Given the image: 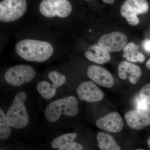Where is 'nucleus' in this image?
I'll return each instance as SVG.
<instances>
[{"instance_id":"f257e3e1","label":"nucleus","mask_w":150,"mask_h":150,"mask_svg":"<svg viewBox=\"0 0 150 150\" xmlns=\"http://www.w3.org/2000/svg\"><path fill=\"white\" fill-rule=\"evenodd\" d=\"M15 49L18 55L28 62H44L54 53L51 43L33 39L21 40L16 45Z\"/></svg>"},{"instance_id":"f03ea898","label":"nucleus","mask_w":150,"mask_h":150,"mask_svg":"<svg viewBox=\"0 0 150 150\" xmlns=\"http://www.w3.org/2000/svg\"><path fill=\"white\" fill-rule=\"evenodd\" d=\"M78 99L73 96L63 98L48 105L45 110V117L49 122L54 123L62 114L72 117L79 112Z\"/></svg>"},{"instance_id":"7ed1b4c3","label":"nucleus","mask_w":150,"mask_h":150,"mask_svg":"<svg viewBox=\"0 0 150 150\" xmlns=\"http://www.w3.org/2000/svg\"><path fill=\"white\" fill-rule=\"evenodd\" d=\"M27 95L24 91L19 92L6 113L7 119L12 128L23 129L29 123V116L24 104Z\"/></svg>"},{"instance_id":"20e7f679","label":"nucleus","mask_w":150,"mask_h":150,"mask_svg":"<svg viewBox=\"0 0 150 150\" xmlns=\"http://www.w3.org/2000/svg\"><path fill=\"white\" fill-rule=\"evenodd\" d=\"M149 5L147 0H126L121 6V16L130 25L136 26L139 23L138 16L147 13Z\"/></svg>"},{"instance_id":"39448f33","label":"nucleus","mask_w":150,"mask_h":150,"mask_svg":"<svg viewBox=\"0 0 150 150\" xmlns=\"http://www.w3.org/2000/svg\"><path fill=\"white\" fill-rule=\"evenodd\" d=\"M39 10L46 17L58 16L65 18L71 14L72 6L69 0H42L39 5Z\"/></svg>"},{"instance_id":"423d86ee","label":"nucleus","mask_w":150,"mask_h":150,"mask_svg":"<svg viewBox=\"0 0 150 150\" xmlns=\"http://www.w3.org/2000/svg\"><path fill=\"white\" fill-rule=\"evenodd\" d=\"M27 8L25 0H4L0 3V21H16L24 14Z\"/></svg>"},{"instance_id":"0eeeda50","label":"nucleus","mask_w":150,"mask_h":150,"mask_svg":"<svg viewBox=\"0 0 150 150\" xmlns=\"http://www.w3.org/2000/svg\"><path fill=\"white\" fill-rule=\"evenodd\" d=\"M35 76V71L32 67L27 65H19L8 69L4 77L10 85L17 87L30 82Z\"/></svg>"},{"instance_id":"6e6552de","label":"nucleus","mask_w":150,"mask_h":150,"mask_svg":"<svg viewBox=\"0 0 150 150\" xmlns=\"http://www.w3.org/2000/svg\"><path fill=\"white\" fill-rule=\"evenodd\" d=\"M128 42V38L123 33L114 31L100 37L98 46L108 53H114L123 50Z\"/></svg>"},{"instance_id":"1a4fd4ad","label":"nucleus","mask_w":150,"mask_h":150,"mask_svg":"<svg viewBox=\"0 0 150 150\" xmlns=\"http://www.w3.org/2000/svg\"><path fill=\"white\" fill-rule=\"evenodd\" d=\"M77 94L79 99L88 103L98 102L104 97L103 92L91 81L82 83L78 87Z\"/></svg>"},{"instance_id":"9d476101","label":"nucleus","mask_w":150,"mask_h":150,"mask_svg":"<svg viewBox=\"0 0 150 150\" xmlns=\"http://www.w3.org/2000/svg\"><path fill=\"white\" fill-rule=\"evenodd\" d=\"M87 74L93 81L103 87H112L115 82L112 74L108 70L99 66H90L88 68Z\"/></svg>"},{"instance_id":"9b49d317","label":"nucleus","mask_w":150,"mask_h":150,"mask_svg":"<svg viewBox=\"0 0 150 150\" xmlns=\"http://www.w3.org/2000/svg\"><path fill=\"white\" fill-rule=\"evenodd\" d=\"M96 125L98 128L103 131L117 133L122 131L124 123L120 114L117 112H113L99 118L96 121Z\"/></svg>"},{"instance_id":"f8f14e48","label":"nucleus","mask_w":150,"mask_h":150,"mask_svg":"<svg viewBox=\"0 0 150 150\" xmlns=\"http://www.w3.org/2000/svg\"><path fill=\"white\" fill-rule=\"evenodd\" d=\"M125 118L128 126L134 130H142L150 124V117L147 112L137 109L126 112Z\"/></svg>"},{"instance_id":"ddd939ff","label":"nucleus","mask_w":150,"mask_h":150,"mask_svg":"<svg viewBox=\"0 0 150 150\" xmlns=\"http://www.w3.org/2000/svg\"><path fill=\"white\" fill-rule=\"evenodd\" d=\"M118 71V77L120 79H129V81L133 84L138 83L142 74V70L139 67L126 61L119 64Z\"/></svg>"},{"instance_id":"4468645a","label":"nucleus","mask_w":150,"mask_h":150,"mask_svg":"<svg viewBox=\"0 0 150 150\" xmlns=\"http://www.w3.org/2000/svg\"><path fill=\"white\" fill-rule=\"evenodd\" d=\"M77 137L75 133L63 134L56 137L52 141L51 146L54 149L59 150H81L83 147L74 142Z\"/></svg>"},{"instance_id":"2eb2a0df","label":"nucleus","mask_w":150,"mask_h":150,"mask_svg":"<svg viewBox=\"0 0 150 150\" xmlns=\"http://www.w3.org/2000/svg\"><path fill=\"white\" fill-rule=\"evenodd\" d=\"M84 56L88 60L100 64H106L111 59L108 52L97 45L90 46L85 52Z\"/></svg>"},{"instance_id":"dca6fc26","label":"nucleus","mask_w":150,"mask_h":150,"mask_svg":"<svg viewBox=\"0 0 150 150\" xmlns=\"http://www.w3.org/2000/svg\"><path fill=\"white\" fill-rule=\"evenodd\" d=\"M123 57L130 62L143 63L145 56L139 51V46L134 42H130L123 49Z\"/></svg>"},{"instance_id":"f3484780","label":"nucleus","mask_w":150,"mask_h":150,"mask_svg":"<svg viewBox=\"0 0 150 150\" xmlns=\"http://www.w3.org/2000/svg\"><path fill=\"white\" fill-rule=\"evenodd\" d=\"M98 147L101 150H120L121 148L110 134L100 132L96 136Z\"/></svg>"},{"instance_id":"a211bd4d","label":"nucleus","mask_w":150,"mask_h":150,"mask_svg":"<svg viewBox=\"0 0 150 150\" xmlns=\"http://www.w3.org/2000/svg\"><path fill=\"white\" fill-rule=\"evenodd\" d=\"M37 90L43 98L50 99L55 96L57 88L54 85L51 84L46 81H43L38 84Z\"/></svg>"},{"instance_id":"6ab92c4d","label":"nucleus","mask_w":150,"mask_h":150,"mask_svg":"<svg viewBox=\"0 0 150 150\" xmlns=\"http://www.w3.org/2000/svg\"><path fill=\"white\" fill-rule=\"evenodd\" d=\"M10 124L2 108L0 109V139L4 140L8 139L11 134Z\"/></svg>"},{"instance_id":"aec40b11","label":"nucleus","mask_w":150,"mask_h":150,"mask_svg":"<svg viewBox=\"0 0 150 150\" xmlns=\"http://www.w3.org/2000/svg\"><path fill=\"white\" fill-rule=\"evenodd\" d=\"M48 78L52 82V84L56 88L60 87L65 83L66 77L65 75L56 71H52L48 74Z\"/></svg>"},{"instance_id":"412c9836","label":"nucleus","mask_w":150,"mask_h":150,"mask_svg":"<svg viewBox=\"0 0 150 150\" xmlns=\"http://www.w3.org/2000/svg\"><path fill=\"white\" fill-rule=\"evenodd\" d=\"M140 99L148 105H150V83L144 86L139 94Z\"/></svg>"},{"instance_id":"4be33fe9","label":"nucleus","mask_w":150,"mask_h":150,"mask_svg":"<svg viewBox=\"0 0 150 150\" xmlns=\"http://www.w3.org/2000/svg\"><path fill=\"white\" fill-rule=\"evenodd\" d=\"M135 104L137 110L146 112L150 110L149 105L142 101V100L140 99L139 96L137 97L135 100Z\"/></svg>"},{"instance_id":"5701e85b","label":"nucleus","mask_w":150,"mask_h":150,"mask_svg":"<svg viewBox=\"0 0 150 150\" xmlns=\"http://www.w3.org/2000/svg\"><path fill=\"white\" fill-rule=\"evenodd\" d=\"M143 46L146 51H150V39H145L143 42Z\"/></svg>"},{"instance_id":"b1692460","label":"nucleus","mask_w":150,"mask_h":150,"mask_svg":"<svg viewBox=\"0 0 150 150\" xmlns=\"http://www.w3.org/2000/svg\"><path fill=\"white\" fill-rule=\"evenodd\" d=\"M86 1H89L91 0H85ZM104 3L107 4H112L115 2V0H102Z\"/></svg>"},{"instance_id":"393cba45","label":"nucleus","mask_w":150,"mask_h":150,"mask_svg":"<svg viewBox=\"0 0 150 150\" xmlns=\"http://www.w3.org/2000/svg\"><path fill=\"white\" fill-rule=\"evenodd\" d=\"M146 66L147 68L148 69L150 70V58L149 59L147 62L146 64Z\"/></svg>"},{"instance_id":"a878e982","label":"nucleus","mask_w":150,"mask_h":150,"mask_svg":"<svg viewBox=\"0 0 150 150\" xmlns=\"http://www.w3.org/2000/svg\"><path fill=\"white\" fill-rule=\"evenodd\" d=\"M147 144L148 146H149V147L150 149V137H149V140H148Z\"/></svg>"}]
</instances>
